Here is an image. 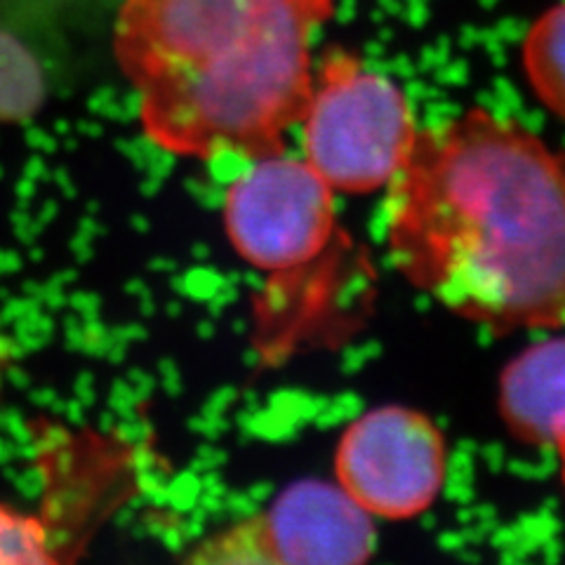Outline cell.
Masks as SVG:
<instances>
[{
  "label": "cell",
  "mask_w": 565,
  "mask_h": 565,
  "mask_svg": "<svg viewBox=\"0 0 565 565\" xmlns=\"http://www.w3.org/2000/svg\"><path fill=\"white\" fill-rule=\"evenodd\" d=\"M448 448L419 411L384 405L351 422L334 455L338 483L370 516L405 521L424 514L446 483Z\"/></svg>",
  "instance_id": "obj_6"
},
{
  "label": "cell",
  "mask_w": 565,
  "mask_h": 565,
  "mask_svg": "<svg viewBox=\"0 0 565 565\" xmlns=\"http://www.w3.org/2000/svg\"><path fill=\"white\" fill-rule=\"evenodd\" d=\"M299 128L305 161L349 196L392 184L419 130L401 85L340 45L328 47L313 71Z\"/></svg>",
  "instance_id": "obj_3"
},
{
  "label": "cell",
  "mask_w": 565,
  "mask_h": 565,
  "mask_svg": "<svg viewBox=\"0 0 565 565\" xmlns=\"http://www.w3.org/2000/svg\"><path fill=\"white\" fill-rule=\"evenodd\" d=\"M558 459H561V473H563V483H565V450L558 452Z\"/></svg>",
  "instance_id": "obj_11"
},
{
  "label": "cell",
  "mask_w": 565,
  "mask_h": 565,
  "mask_svg": "<svg viewBox=\"0 0 565 565\" xmlns=\"http://www.w3.org/2000/svg\"><path fill=\"white\" fill-rule=\"evenodd\" d=\"M55 561L45 523L10 504H0V565H47Z\"/></svg>",
  "instance_id": "obj_10"
},
{
  "label": "cell",
  "mask_w": 565,
  "mask_h": 565,
  "mask_svg": "<svg viewBox=\"0 0 565 565\" xmlns=\"http://www.w3.org/2000/svg\"><path fill=\"white\" fill-rule=\"evenodd\" d=\"M500 413L523 444L565 450V334L530 344L504 367Z\"/></svg>",
  "instance_id": "obj_7"
},
{
  "label": "cell",
  "mask_w": 565,
  "mask_h": 565,
  "mask_svg": "<svg viewBox=\"0 0 565 565\" xmlns=\"http://www.w3.org/2000/svg\"><path fill=\"white\" fill-rule=\"evenodd\" d=\"M334 0H122L114 57L141 132L172 156L288 151L313 87V33Z\"/></svg>",
  "instance_id": "obj_2"
},
{
  "label": "cell",
  "mask_w": 565,
  "mask_h": 565,
  "mask_svg": "<svg viewBox=\"0 0 565 565\" xmlns=\"http://www.w3.org/2000/svg\"><path fill=\"white\" fill-rule=\"evenodd\" d=\"M373 516L328 481H297L257 514L201 540V565H359L373 558Z\"/></svg>",
  "instance_id": "obj_5"
},
{
  "label": "cell",
  "mask_w": 565,
  "mask_h": 565,
  "mask_svg": "<svg viewBox=\"0 0 565 565\" xmlns=\"http://www.w3.org/2000/svg\"><path fill=\"white\" fill-rule=\"evenodd\" d=\"M45 74L33 52L0 29V122H26L45 104Z\"/></svg>",
  "instance_id": "obj_9"
},
{
  "label": "cell",
  "mask_w": 565,
  "mask_h": 565,
  "mask_svg": "<svg viewBox=\"0 0 565 565\" xmlns=\"http://www.w3.org/2000/svg\"><path fill=\"white\" fill-rule=\"evenodd\" d=\"M521 62L535 97L565 120V0L542 12L527 29Z\"/></svg>",
  "instance_id": "obj_8"
},
{
  "label": "cell",
  "mask_w": 565,
  "mask_h": 565,
  "mask_svg": "<svg viewBox=\"0 0 565 565\" xmlns=\"http://www.w3.org/2000/svg\"><path fill=\"white\" fill-rule=\"evenodd\" d=\"M224 226L234 250L286 297L347 241L330 184L286 153L250 161L228 184Z\"/></svg>",
  "instance_id": "obj_4"
},
{
  "label": "cell",
  "mask_w": 565,
  "mask_h": 565,
  "mask_svg": "<svg viewBox=\"0 0 565 565\" xmlns=\"http://www.w3.org/2000/svg\"><path fill=\"white\" fill-rule=\"evenodd\" d=\"M392 267L494 334L565 328V153L473 106L417 130L386 186Z\"/></svg>",
  "instance_id": "obj_1"
}]
</instances>
